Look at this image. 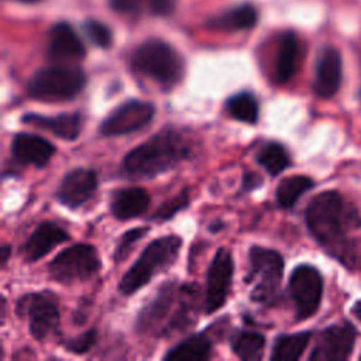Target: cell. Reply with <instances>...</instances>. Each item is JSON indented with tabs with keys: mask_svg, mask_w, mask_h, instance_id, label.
I'll list each match as a JSON object with an SVG mask.
<instances>
[{
	"mask_svg": "<svg viewBox=\"0 0 361 361\" xmlns=\"http://www.w3.org/2000/svg\"><path fill=\"white\" fill-rule=\"evenodd\" d=\"M310 336L309 331L278 336L272 347L271 360L293 361L300 358L310 341Z\"/></svg>",
	"mask_w": 361,
	"mask_h": 361,
	"instance_id": "d4e9b609",
	"label": "cell"
},
{
	"mask_svg": "<svg viewBox=\"0 0 361 361\" xmlns=\"http://www.w3.org/2000/svg\"><path fill=\"white\" fill-rule=\"evenodd\" d=\"M148 227H137V228H131L128 230L127 233H124L116 247V251H114V255L113 258L116 259V262H120L124 257H127V254L130 252L131 247L140 241L147 233H148Z\"/></svg>",
	"mask_w": 361,
	"mask_h": 361,
	"instance_id": "4dcf8cb0",
	"label": "cell"
},
{
	"mask_svg": "<svg viewBox=\"0 0 361 361\" xmlns=\"http://www.w3.org/2000/svg\"><path fill=\"white\" fill-rule=\"evenodd\" d=\"M189 203V195L188 192H182L179 193L178 196L166 200L155 213V219H159V220H166L169 217H172L175 213H178L179 210L185 209Z\"/></svg>",
	"mask_w": 361,
	"mask_h": 361,
	"instance_id": "d6a6232c",
	"label": "cell"
},
{
	"mask_svg": "<svg viewBox=\"0 0 361 361\" xmlns=\"http://www.w3.org/2000/svg\"><path fill=\"white\" fill-rule=\"evenodd\" d=\"M10 149L17 162L37 168H44L55 154V147L48 140L28 133H17Z\"/></svg>",
	"mask_w": 361,
	"mask_h": 361,
	"instance_id": "9a60e30c",
	"label": "cell"
},
{
	"mask_svg": "<svg viewBox=\"0 0 361 361\" xmlns=\"http://www.w3.org/2000/svg\"><path fill=\"white\" fill-rule=\"evenodd\" d=\"M111 10L120 14L169 16L175 8V0H110Z\"/></svg>",
	"mask_w": 361,
	"mask_h": 361,
	"instance_id": "cb8c5ba5",
	"label": "cell"
},
{
	"mask_svg": "<svg viewBox=\"0 0 361 361\" xmlns=\"http://www.w3.org/2000/svg\"><path fill=\"white\" fill-rule=\"evenodd\" d=\"M175 285L165 283L155 295V298L142 309L138 316L137 327L138 330H151L157 329L158 324L166 317L172 303L175 302Z\"/></svg>",
	"mask_w": 361,
	"mask_h": 361,
	"instance_id": "7402d4cb",
	"label": "cell"
},
{
	"mask_svg": "<svg viewBox=\"0 0 361 361\" xmlns=\"http://www.w3.org/2000/svg\"><path fill=\"white\" fill-rule=\"evenodd\" d=\"M243 185H244V189L247 190H251L257 186L261 185V178L257 175V173H252V172H248L244 175V179H243Z\"/></svg>",
	"mask_w": 361,
	"mask_h": 361,
	"instance_id": "836d02e7",
	"label": "cell"
},
{
	"mask_svg": "<svg viewBox=\"0 0 361 361\" xmlns=\"http://www.w3.org/2000/svg\"><path fill=\"white\" fill-rule=\"evenodd\" d=\"M190 154V144L173 128H165L131 149L123 159L121 169L131 178H154Z\"/></svg>",
	"mask_w": 361,
	"mask_h": 361,
	"instance_id": "7a4b0ae2",
	"label": "cell"
},
{
	"mask_svg": "<svg viewBox=\"0 0 361 361\" xmlns=\"http://www.w3.org/2000/svg\"><path fill=\"white\" fill-rule=\"evenodd\" d=\"M227 113L243 123L255 124L258 121V102L250 92H241L226 102Z\"/></svg>",
	"mask_w": 361,
	"mask_h": 361,
	"instance_id": "f1b7e54d",
	"label": "cell"
},
{
	"mask_svg": "<svg viewBox=\"0 0 361 361\" xmlns=\"http://www.w3.org/2000/svg\"><path fill=\"white\" fill-rule=\"evenodd\" d=\"M131 69L159 86L173 87L183 78L185 63L179 52L162 39H147L135 48L130 59Z\"/></svg>",
	"mask_w": 361,
	"mask_h": 361,
	"instance_id": "3957f363",
	"label": "cell"
},
{
	"mask_svg": "<svg viewBox=\"0 0 361 361\" xmlns=\"http://www.w3.org/2000/svg\"><path fill=\"white\" fill-rule=\"evenodd\" d=\"M23 307V313L28 316L31 336L41 341L58 329L59 309L55 298L48 292H39L24 296L17 309Z\"/></svg>",
	"mask_w": 361,
	"mask_h": 361,
	"instance_id": "30bf717a",
	"label": "cell"
},
{
	"mask_svg": "<svg viewBox=\"0 0 361 361\" xmlns=\"http://www.w3.org/2000/svg\"><path fill=\"white\" fill-rule=\"evenodd\" d=\"M85 32L86 35L89 37V39L100 47V48H109L111 45V41H113V35H111V31L110 28L103 24L102 21L99 20H94V18H87L85 21Z\"/></svg>",
	"mask_w": 361,
	"mask_h": 361,
	"instance_id": "f546056e",
	"label": "cell"
},
{
	"mask_svg": "<svg viewBox=\"0 0 361 361\" xmlns=\"http://www.w3.org/2000/svg\"><path fill=\"white\" fill-rule=\"evenodd\" d=\"M354 214L343 196L336 190H326L316 195L306 209V224L314 240L331 254L350 259L345 234Z\"/></svg>",
	"mask_w": 361,
	"mask_h": 361,
	"instance_id": "6da1fadb",
	"label": "cell"
},
{
	"mask_svg": "<svg viewBox=\"0 0 361 361\" xmlns=\"http://www.w3.org/2000/svg\"><path fill=\"white\" fill-rule=\"evenodd\" d=\"M17 1L24 3V4H34V3H38V1H41V0H17Z\"/></svg>",
	"mask_w": 361,
	"mask_h": 361,
	"instance_id": "8d00e7d4",
	"label": "cell"
},
{
	"mask_svg": "<svg viewBox=\"0 0 361 361\" xmlns=\"http://www.w3.org/2000/svg\"><path fill=\"white\" fill-rule=\"evenodd\" d=\"M97 188V176L94 171L87 168H75L61 180L56 196L58 200L71 207H79L87 202Z\"/></svg>",
	"mask_w": 361,
	"mask_h": 361,
	"instance_id": "5bb4252c",
	"label": "cell"
},
{
	"mask_svg": "<svg viewBox=\"0 0 361 361\" xmlns=\"http://www.w3.org/2000/svg\"><path fill=\"white\" fill-rule=\"evenodd\" d=\"M265 347V338L257 331H240L231 340V348L234 354L245 361H257L262 357Z\"/></svg>",
	"mask_w": 361,
	"mask_h": 361,
	"instance_id": "4316f807",
	"label": "cell"
},
{
	"mask_svg": "<svg viewBox=\"0 0 361 361\" xmlns=\"http://www.w3.org/2000/svg\"><path fill=\"white\" fill-rule=\"evenodd\" d=\"M258 21V11L251 4H241L226 10L206 21V27L214 31L234 32L252 28Z\"/></svg>",
	"mask_w": 361,
	"mask_h": 361,
	"instance_id": "ffe728a7",
	"label": "cell"
},
{
	"mask_svg": "<svg viewBox=\"0 0 361 361\" xmlns=\"http://www.w3.org/2000/svg\"><path fill=\"white\" fill-rule=\"evenodd\" d=\"M180 237L171 234L149 243L118 283L123 295H131L147 285L157 274L171 267L180 250Z\"/></svg>",
	"mask_w": 361,
	"mask_h": 361,
	"instance_id": "277c9868",
	"label": "cell"
},
{
	"mask_svg": "<svg viewBox=\"0 0 361 361\" xmlns=\"http://www.w3.org/2000/svg\"><path fill=\"white\" fill-rule=\"evenodd\" d=\"M355 341V330L347 323H337L324 329L310 355L312 361H341L348 358Z\"/></svg>",
	"mask_w": 361,
	"mask_h": 361,
	"instance_id": "7c38bea8",
	"label": "cell"
},
{
	"mask_svg": "<svg viewBox=\"0 0 361 361\" xmlns=\"http://www.w3.org/2000/svg\"><path fill=\"white\" fill-rule=\"evenodd\" d=\"M233 278V258L227 248L221 247L214 254L206 276L204 310L213 313L227 300Z\"/></svg>",
	"mask_w": 361,
	"mask_h": 361,
	"instance_id": "8fae6325",
	"label": "cell"
},
{
	"mask_svg": "<svg viewBox=\"0 0 361 361\" xmlns=\"http://www.w3.org/2000/svg\"><path fill=\"white\" fill-rule=\"evenodd\" d=\"M21 121L28 126L47 130L54 135L68 141L76 140L82 130V118L78 113H62L58 116H41L37 113H28L23 116Z\"/></svg>",
	"mask_w": 361,
	"mask_h": 361,
	"instance_id": "ac0fdd59",
	"label": "cell"
},
{
	"mask_svg": "<svg viewBox=\"0 0 361 361\" xmlns=\"http://www.w3.org/2000/svg\"><path fill=\"white\" fill-rule=\"evenodd\" d=\"M69 240V234L55 223H41L23 245V255L28 262L38 261L54 247Z\"/></svg>",
	"mask_w": 361,
	"mask_h": 361,
	"instance_id": "e0dca14e",
	"label": "cell"
},
{
	"mask_svg": "<svg viewBox=\"0 0 361 361\" xmlns=\"http://www.w3.org/2000/svg\"><path fill=\"white\" fill-rule=\"evenodd\" d=\"M149 206V195L138 186L118 189L111 199L110 209L116 219L130 220L142 216Z\"/></svg>",
	"mask_w": 361,
	"mask_h": 361,
	"instance_id": "d6986e66",
	"label": "cell"
},
{
	"mask_svg": "<svg viewBox=\"0 0 361 361\" xmlns=\"http://www.w3.org/2000/svg\"><path fill=\"white\" fill-rule=\"evenodd\" d=\"M86 85V75L78 66L52 65L38 69L27 82L25 89L30 97L56 103L78 96Z\"/></svg>",
	"mask_w": 361,
	"mask_h": 361,
	"instance_id": "5b68a950",
	"label": "cell"
},
{
	"mask_svg": "<svg viewBox=\"0 0 361 361\" xmlns=\"http://www.w3.org/2000/svg\"><path fill=\"white\" fill-rule=\"evenodd\" d=\"M85 55V45L69 23L59 21L49 28L47 47V58L49 61L63 63L80 61Z\"/></svg>",
	"mask_w": 361,
	"mask_h": 361,
	"instance_id": "4fadbf2b",
	"label": "cell"
},
{
	"mask_svg": "<svg viewBox=\"0 0 361 361\" xmlns=\"http://www.w3.org/2000/svg\"><path fill=\"white\" fill-rule=\"evenodd\" d=\"M360 358H361V357H360Z\"/></svg>",
	"mask_w": 361,
	"mask_h": 361,
	"instance_id": "74e56055",
	"label": "cell"
},
{
	"mask_svg": "<svg viewBox=\"0 0 361 361\" xmlns=\"http://www.w3.org/2000/svg\"><path fill=\"white\" fill-rule=\"evenodd\" d=\"M289 293L295 305L296 319L312 317L320 306L323 295V279L312 265L296 267L289 278Z\"/></svg>",
	"mask_w": 361,
	"mask_h": 361,
	"instance_id": "ba28073f",
	"label": "cell"
},
{
	"mask_svg": "<svg viewBox=\"0 0 361 361\" xmlns=\"http://www.w3.org/2000/svg\"><path fill=\"white\" fill-rule=\"evenodd\" d=\"M257 162L272 176L279 175L282 171H285L290 165V158L286 151V148L279 142H268L265 144L258 155Z\"/></svg>",
	"mask_w": 361,
	"mask_h": 361,
	"instance_id": "83f0119b",
	"label": "cell"
},
{
	"mask_svg": "<svg viewBox=\"0 0 361 361\" xmlns=\"http://www.w3.org/2000/svg\"><path fill=\"white\" fill-rule=\"evenodd\" d=\"M97 341V333L96 330H87L65 343V347L68 351L73 354H85L90 351V348L96 344Z\"/></svg>",
	"mask_w": 361,
	"mask_h": 361,
	"instance_id": "1f68e13d",
	"label": "cell"
},
{
	"mask_svg": "<svg viewBox=\"0 0 361 361\" xmlns=\"http://www.w3.org/2000/svg\"><path fill=\"white\" fill-rule=\"evenodd\" d=\"M341 83V55L334 47H326L320 52L316 63L313 89L320 97L334 96Z\"/></svg>",
	"mask_w": 361,
	"mask_h": 361,
	"instance_id": "2e32d148",
	"label": "cell"
},
{
	"mask_svg": "<svg viewBox=\"0 0 361 361\" xmlns=\"http://www.w3.org/2000/svg\"><path fill=\"white\" fill-rule=\"evenodd\" d=\"M313 188V180L305 175H292L283 178L276 186V202L283 209H290L295 206L298 199Z\"/></svg>",
	"mask_w": 361,
	"mask_h": 361,
	"instance_id": "484cf974",
	"label": "cell"
},
{
	"mask_svg": "<svg viewBox=\"0 0 361 361\" xmlns=\"http://www.w3.org/2000/svg\"><path fill=\"white\" fill-rule=\"evenodd\" d=\"M154 113V104L142 100H128L116 107L102 121L99 133L104 137H111L138 131L152 120Z\"/></svg>",
	"mask_w": 361,
	"mask_h": 361,
	"instance_id": "9c48e42d",
	"label": "cell"
},
{
	"mask_svg": "<svg viewBox=\"0 0 361 361\" xmlns=\"http://www.w3.org/2000/svg\"><path fill=\"white\" fill-rule=\"evenodd\" d=\"M100 268L97 251L89 244H76L61 251L49 264V275L61 282L69 283L93 276Z\"/></svg>",
	"mask_w": 361,
	"mask_h": 361,
	"instance_id": "52a82bcc",
	"label": "cell"
},
{
	"mask_svg": "<svg viewBox=\"0 0 361 361\" xmlns=\"http://www.w3.org/2000/svg\"><path fill=\"white\" fill-rule=\"evenodd\" d=\"M300 44L295 32L286 31L281 35L276 59H275V78L279 83L289 82L299 66Z\"/></svg>",
	"mask_w": 361,
	"mask_h": 361,
	"instance_id": "44dd1931",
	"label": "cell"
},
{
	"mask_svg": "<svg viewBox=\"0 0 361 361\" xmlns=\"http://www.w3.org/2000/svg\"><path fill=\"white\" fill-rule=\"evenodd\" d=\"M250 269L245 278L252 285L251 299L259 303H271L279 290L283 275V258L271 248L252 245L248 252Z\"/></svg>",
	"mask_w": 361,
	"mask_h": 361,
	"instance_id": "8992f818",
	"label": "cell"
},
{
	"mask_svg": "<svg viewBox=\"0 0 361 361\" xmlns=\"http://www.w3.org/2000/svg\"><path fill=\"white\" fill-rule=\"evenodd\" d=\"M10 251L11 248L8 245H3L1 247V255H0V259H1V265H4L8 259V255H10Z\"/></svg>",
	"mask_w": 361,
	"mask_h": 361,
	"instance_id": "e575fe53",
	"label": "cell"
},
{
	"mask_svg": "<svg viewBox=\"0 0 361 361\" xmlns=\"http://www.w3.org/2000/svg\"><path fill=\"white\" fill-rule=\"evenodd\" d=\"M212 351V341L203 333L193 334L175 347L166 354L165 360L169 361H200L209 358Z\"/></svg>",
	"mask_w": 361,
	"mask_h": 361,
	"instance_id": "603a6c76",
	"label": "cell"
},
{
	"mask_svg": "<svg viewBox=\"0 0 361 361\" xmlns=\"http://www.w3.org/2000/svg\"><path fill=\"white\" fill-rule=\"evenodd\" d=\"M351 313H353L358 320H361V300H358V302L354 303V306L351 307Z\"/></svg>",
	"mask_w": 361,
	"mask_h": 361,
	"instance_id": "d590c367",
	"label": "cell"
}]
</instances>
